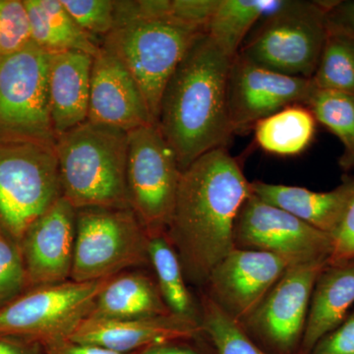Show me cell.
Listing matches in <instances>:
<instances>
[{"label":"cell","mask_w":354,"mask_h":354,"mask_svg":"<svg viewBox=\"0 0 354 354\" xmlns=\"http://www.w3.org/2000/svg\"><path fill=\"white\" fill-rule=\"evenodd\" d=\"M251 193V183L227 148L204 153L181 172L165 235L186 279L205 285L216 265L234 249L235 221Z\"/></svg>","instance_id":"obj_1"},{"label":"cell","mask_w":354,"mask_h":354,"mask_svg":"<svg viewBox=\"0 0 354 354\" xmlns=\"http://www.w3.org/2000/svg\"><path fill=\"white\" fill-rule=\"evenodd\" d=\"M232 59L204 32L167 82L157 125L183 171L204 153L227 148L234 134L227 100Z\"/></svg>","instance_id":"obj_2"},{"label":"cell","mask_w":354,"mask_h":354,"mask_svg":"<svg viewBox=\"0 0 354 354\" xmlns=\"http://www.w3.org/2000/svg\"><path fill=\"white\" fill-rule=\"evenodd\" d=\"M62 197L73 208H130L128 132L85 121L55 141Z\"/></svg>","instance_id":"obj_3"},{"label":"cell","mask_w":354,"mask_h":354,"mask_svg":"<svg viewBox=\"0 0 354 354\" xmlns=\"http://www.w3.org/2000/svg\"><path fill=\"white\" fill-rule=\"evenodd\" d=\"M333 1L279 0L242 44L239 55L291 77L311 79L329 32Z\"/></svg>","instance_id":"obj_4"},{"label":"cell","mask_w":354,"mask_h":354,"mask_svg":"<svg viewBox=\"0 0 354 354\" xmlns=\"http://www.w3.org/2000/svg\"><path fill=\"white\" fill-rule=\"evenodd\" d=\"M62 197L55 147L0 139V232L20 247L39 216Z\"/></svg>","instance_id":"obj_5"},{"label":"cell","mask_w":354,"mask_h":354,"mask_svg":"<svg viewBox=\"0 0 354 354\" xmlns=\"http://www.w3.org/2000/svg\"><path fill=\"white\" fill-rule=\"evenodd\" d=\"M204 32L167 16L118 26L102 39V48L118 58L136 81L155 124L167 82Z\"/></svg>","instance_id":"obj_6"},{"label":"cell","mask_w":354,"mask_h":354,"mask_svg":"<svg viewBox=\"0 0 354 354\" xmlns=\"http://www.w3.org/2000/svg\"><path fill=\"white\" fill-rule=\"evenodd\" d=\"M148 262L149 235L131 209H76L71 281L113 278L122 270Z\"/></svg>","instance_id":"obj_7"},{"label":"cell","mask_w":354,"mask_h":354,"mask_svg":"<svg viewBox=\"0 0 354 354\" xmlns=\"http://www.w3.org/2000/svg\"><path fill=\"white\" fill-rule=\"evenodd\" d=\"M181 172L176 152L157 124L128 132L130 208L149 237L165 234L174 213Z\"/></svg>","instance_id":"obj_8"},{"label":"cell","mask_w":354,"mask_h":354,"mask_svg":"<svg viewBox=\"0 0 354 354\" xmlns=\"http://www.w3.org/2000/svg\"><path fill=\"white\" fill-rule=\"evenodd\" d=\"M109 279L37 286L0 307V335L46 344L68 339L90 316Z\"/></svg>","instance_id":"obj_9"},{"label":"cell","mask_w":354,"mask_h":354,"mask_svg":"<svg viewBox=\"0 0 354 354\" xmlns=\"http://www.w3.org/2000/svg\"><path fill=\"white\" fill-rule=\"evenodd\" d=\"M50 53L32 43L0 57V139L55 146L48 94Z\"/></svg>","instance_id":"obj_10"},{"label":"cell","mask_w":354,"mask_h":354,"mask_svg":"<svg viewBox=\"0 0 354 354\" xmlns=\"http://www.w3.org/2000/svg\"><path fill=\"white\" fill-rule=\"evenodd\" d=\"M328 261L291 265L259 306L241 323L248 337L268 354H298L310 300Z\"/></svg>","instance_id":"obj_11"},{"label":"cell","mask_w":354,"mask_h":354,"mask_svg":"<svg viewBox=\"0 0 354 354\" xmlns=\"http://www.w3.org/2000/svg\"><path fill=\"white\" fill-rule=\"evenodd\" d=\"M234 242V248L276 254L292 264L328 261L333 250L332 235L267 204L253 193L239 209Z\"/></svg>","instance_id":"obj_12"},{"label":"cell","mask_w":354,"mask_h":354,"mask_svg":"<svg viewBox=\"0 0 354 354\" xmlns=\"http://www.w3.org/2000/svg\"><path fill=\"white\" fill-rule=\"evenodd\" d=\"M312 88L310 79L283 75L237 55L230 64L227 88L234 133L246 131L288 106H304Z\"/></svg>","instance_id":"obj_13"},{"label":"cell","mask_w":354,"mask_h":354,"mask_svg":"<svg viewBox=\"0 0 354 354\" xmlns=\"http://www.w3.org/2000/svg\"><path fill=\"white\" fill-rule=\"evenodd\" d=\"M291 265L276 254L232 249L209 274L206 295L230 318L243 323Z\"/></svg>","instance_id":"obj_14"},{"label":"cell","mask_w":354,"mask_h":354,"mask_svg":"<svg viewBox=\"0 0 354 354\" xmlns=\"http://www.w3.org/2000/svg\"><path fill=\"white\" fill-rule=\"evenodd\" d=\"M76 239V209L58 199L28 230L20 244L27 281L57 285L71 277Z\"/></svg>","instance_id":"obj_15"},{"label":"cell","mask_w":354,"mask_h":354,"mask_svg":"<svg viewBox=\"0 0 354 354\" xmlns=\"http://www.w3.org/2000/svg\"><path fill=\"white\" fill-rule=\"evenodd\" d=\"M87 120L125 132L155 124L136 81L102 46L93 60Z\"/></svg>","instance_id":"obj_16"},{"label":"cell","mask_w":354,"mask_h":354,"mask_svg":"<svg viewBox=\"0 0 354 354\" xmlns=\"http://www.w3.org/2000/svg\"><path fill=\"white\" fill-rule=\"evenodd\" d=\"M203 334L201 321L169 313L127 320L87 318L68 339L118 353H136L164 342L196 339Z\"/></svg>","instance_id":"obj_17"},{"label":"cell","mask_w":354,"mask_h":354,"mask_svg":"<svg viewBox=\"0 0 354 354\" xmlns=\"http://www.w3.org/2000/svg\"><path fill=\"white\" fill-rule=\"evenodd\" d=\"M93 60L94 57L82 51L50 53L48 94L57 135L88 120Z\"/></svg>","instance_id":"obj_18"},{"label":"cell","mask_w":354,"mask_h":354,"mask_svg":"<svg viewBox=\"0 0 354 354\" xmlns=\"http://www.w3.org/2000/svg\"><path fill=\"white\" fill-rule=\"evenodd\" d=\"M351 189L353 178L346 179L341 185L327 192L259 180L251 183V191L256 197L330 235L341 223Z\"/></svg>","instance_id":"obj_19"},{"label":"cell","mask_w":354,"mask_h":354,"mask_svg":"<svg viewBox=\"0 0 354 354\" xmlns=\"http://www.w3.org/2000/svg\"><path fill=\"white\" fill-rule=\"evenodd\" d=\"M353 304L354 259L327 264L314 286L298 354H309L319 339L344 322Z\"/></svg>","instance_id":"obj_20"},{"label":"cell","mask_w":354,"mask_h":354,"mask_svg":"<svg viewBox=\"0 0 354 354\" xmlns=\"http://www.w3.org/2000/svg\"><path fill=\"white\" fill-rule=\"evenodd\" d=\"M32 43L48 53L82 51L95 57L102 41L79 27L62 0H23Z\"/></svg>","instance_id":"obj_21"},{"label":"cell","mask_w":354,"mask_h":354,"mask_svg":"<svg viewBox=\"0 0 354 354\" xmlns=\"http://www.w3.org/2000/svg\"><path fill=\"white\" fill-rule=\"evenodd\" d=\"M171 313L158 285L141 274L113 277L101 291L88 318L127 320Z\"/></svg>","instance_id":"obj_22"},{"label":"cell","mask_w":354,"mask_h":354,"mask_svg":"<svg viewBox=\"0 0 354 354\" xmlns=\"http://www.w3.org/2000/svg\"><path fill=\"white\" fill-rule=\"evenodd\" d=\"M316 123L313 114L304 104L288 106L254 127L256 142L272 155H299L311 143Z\"/></svg>","instance_id":"obj_23"},{"label":"cell","mask_w":354,"mask_h":354,"mask_svg":"<svg viewBox=\"0 0 354 354\" xmlns=\"http://www.w3.org/2000/svg\"><path fill=\"white\" fill-rule=\"evenodd\" d=\"M279 0H220L212 16L206 34L234 58L247 35L263 17L276 8Z\"/></svg>","instance_id":"obj_24"},{"label":"cell","mask_w":354,"mask_h":354,"mask_svg":"<svg viewBox=\"0 0 354 354\" xmlns=\"http://www.w3.org/2000/svg\"><path fill=\"white\" fill-rule=\"evenodd\" d=\"M149 259L157 274L158 288L169 311L201 321L186 286L183 265L165 234L149 237Z\"/></svg>","instance_id":"obj_25"},{"label":"cell","mask_w":354,"mask_h":354,"mask_svg":"<svg viewBox=\"0 0 354 354\" xmlns=\"http://www.w3.org/2000/svg\"><path fill=\"white\" fill-rule=\"evenodd\" d=\"M304 106L317 122L334 133L344 145L339 167L348 171L354 167V95L312 88Z\"/></svg>","instance_id":"obj_26"},{"label":"cell","mask_w":354,"mask_h":354,"mask_svg":"<svg viewBox=\"0 0 354 354\" xmlns=\"http://www.w3.org/2000/svg\"><path fill=\"white\" fill-rule=\"evenodd\" d=\"M312 85L354 95V38L329 29Z\"/></svg>","instance_id":"obj_27"},{"label":"cell","mask_w":354,"mask_h":354,"mask_svg":"<svg viewBox=\"0 0 354 354\" xmlns=\"http://www.w3.org/2000/svg\"><path fill=\"white\" fill-rule=\"evenodd\" d=\"M200 317L203 332L216 354H268L206 293L202 297Z\"/></svg>","instance_id":"obj_28"},{"label":"cell","mask_w":354,"mask_h":354,"mask_svg":"<svg viewBox=\"0 0 354 354\" xmlns=\"http://www.w3.org/2000/svg\"><path fill=\"white\" fill-rule=\"evenodd\" d=\"M62 3L81 29L102 43L115 28L113 0H62Z\"/></svg>","instance_id":"obj_29"},{"label":"cell","mask_w":354,"mask_h":354,"mask_svg":"<svg viewBox=\"0 0 354 354\" xmlns=\"http://www.w3.org/2000/svg\"><path fill=\"white\" fill-rule=\"evenodd\" d=\"M32 43L23 0H0V57L17 53Z\"/></svg>","instance_id":"obj_30"},{"label":"cell","mask_w":354,"mask_h":354,"mask_svg":"<svg viewBox=\"0 0 354 354\" xmlns=\"http://www.w3.org/2000/svg\"><path fill=\"white\" fill-rule=\"evenodd\" d=\"M27 281L20 247L0 232V307L15 299Z\"/></svg>","instance_id":"obj_31"},{"label":"cell","mask_w":354,"mask_h":354,"mask_svg":"<svg viewBox=\"0 0 354 354\" xmlns=\"http://www.w3.org/2000/svg\"><path fill=\"white\" fill-rule=\"evenodd\" d=\"M333 250L328 264L354 259V177L353 189L341 223L332 234Z\"/></svg>","instance_id":"obj_32"},{"label":"cell","mask_w":354,"mask_h":354,"mask_svg":"<svg viewBox=\"0 0 354 354\" xmlns=\"http://www.w3.org/2000/svg\"><path fill=\"white\" fill-rule=\"evenodd\" d=\"M218 3L220 0H171V13L176 20L206 32Z\"/></svg>","instance_id":"obj_33"},{"label":"cell","mask_w":354,"mask_h":354,"mask_svg":"<svg viewBox=\"0 0 354 354\" xmlns=\"http://www.w3.org/2000/svg\"><path fill=\"white\" fill-rule=\"evenodd\" d=\"M309 354H354V310L341 325L319 339Z\"/></svg>","instance_id":"obj_34"},{"label":"cell","mask_w":354,"mask_h":354,"mask_svg":"<svg viewBox=\"0 0 354 354\" xmlns=\"http://www.w3.org/2000/svg\"><path fill=\"white\" fill-rule=\"evenodd\" d=\"M329 29L354 38V1H333L328 11Z\"/></svg>","instance_id":"obj_35"},{"label":"cell","mask_w":354,"mask_h":354,"mask_svg":"<svg viewBox=\"0 0 354 354\" xmlns=\"http://www.w3.org/2000/svg\"><path fill=\"white\" fill-rule=\"evenodd\" d=\"M44 354H137L121 353L111 349L94 346V344H81L70 341V339H62V341L48 342L44 344Z\"/></svg>","instance_id":"obj_36"},{"label":"cell","mask_w":354,"mask_h":354,"mask_svg":"<svg viewBox=\"0 0 354 354\" xmlns=\"http://www.w3.org/2000/svg\"><path fill=\"white\" fill-rule=\"evenodd\" d=\"M0 354H44L38 342L0 335Z\"/></svg>","instance_id":"obj_37"},{"label":"cell","mask_w":354,"mask_h":354,"mask_svg":"<svg viewBox=\"0 0 354 354\" xmlns=\"http://www.w3.org/2000/svg\"><path fill=\"white\" fill-rule=\"evenodd\" d=\"M190 341L164 342L143 349L137 354H209L207 351L188 344ZM212 354H216V351Z\"/></svg>","instance_id":"obj_38"}]
</instances>
